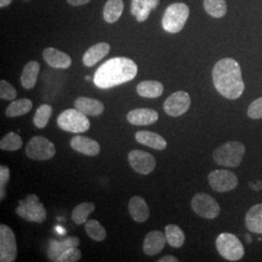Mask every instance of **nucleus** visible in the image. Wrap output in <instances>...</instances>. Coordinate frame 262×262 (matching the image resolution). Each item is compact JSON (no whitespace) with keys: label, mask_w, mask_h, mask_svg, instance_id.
Here are the masks:
<instances>
[{"label":"nucleus","mask_w":262,"mask_h":262,"mask_svg":"<svg viewBox=\"0 0 262 262\" xmlns=\"http://www.w3.org/2000/svg\"><path fill=\"white\" fill-rule=\"evenodd\" d=\"M135 139L142 145L155 150H162L167 147L166 140L158 133L151 131H138L135 134Z\"/></svg>","instance_id":"412c9836"},{"label":"nucleus","mask_w":262,"mask_h":262,"mask_svg":"<svg viewBox=\"0 0 262 262\" xmlns=\"http://www.w3.org/2000/svg\"><path fill=\"white\" fill-rule=\"evenodd\" d=\"M138 94L146 98H157L163 94V84L158 81H143L137 85Z\"/></svg>","instance_id":"a878e982"},{"label":"nucleus","mask_w":262,"mask_h":262,"mask_svg":"<svg viewBox=\"0 0 262 262\" xmlns=\"http://www.w3.org/2000/svg\"><path fill=\"white\" fill-rule=\"evenodd\" d=\"M204 9L214 18H223L227 12L225 0H204Z\"/></svg>","instance_id":"2f4dec72"},{"label":"nucleus","mask_w":262,"mask_h":262,"mask_svg":"<svg viewBox=\"0 0 262 262\" xmlns=\"http://www.w3.org/2000/svg\"><path fill=\"white\" fill-rule=\"evenodd\" d=\"M167 242L166 236L164 233L159 230H154L149 232L143 244V251L147 255H156L160 253L163 248L165 247V244Z\"/></svg>","instance_id":"4468645a"},{"label":"nucleus","mask_w":262,"mask_h":262,"mask_svg":"<svg viewBox=\"0 0 262 262\" xmlns=\"http://www.w3.org/2000/svg\"><path fill=\"white\" fill-rule=\"evenodd\" d=\"M127 121L133 125H150L159 120V114L157 111L148 108L134 109L128 112Z\"/></svg>","instance_id":"dca6fc26"},{"label":"nucleus","mask_w":262,"mask_h":262,"mask_svg":"<svg viewBox=\"0 0 262 262\" xmlns=\"http://www.w3.org/2000/svg\"><path fill=\"white\" fill-rule=\"evenodd\" d=\"M70 145L73 150L81 152L84 156L94 157L100 152V146L96 141L81 135H77L73 137L71 139Z\"/></svg>","instance_id":"f3484780"},{"label":"nucleus","mask_w":262,"mask_h":262,"mask_svg":"<svg viewBox=\"0 0 262 262\" xmlns=\"http://www.w3.org/2000/svg\"><path fill=\"white\" fill-rule=\"evenodd\" d=\"M82 257V253L77 247H73L68 249L64 253H62L58 258L57 262H76L79 261Z\"/></svg>","instance_id":"c9c22d12"},{"label":"nucleus","mask_w":262,"mask_h":262,"mask_svg":"<svg viewBox=\"0 0 262 262\" xmlns=\"http://www.w3.org/2000/svg\"><path fill=\"white\" fill-rule=\"evenodd\" d=\"M12 1H13V0H0V7H1V8H4V7L8 6V5L11 4Z\"/></svg>","instance_id":"a19ab883"},{"label":"nucleus","mask_w":262,"mask_h":262,"mask_svg":"<svg viewBox=\"0 0 262 262\" xmlns=\"http://www.w3.org/2000/svg\"><path fill=\"white\" fill-rule=\"evenodd\" d=\"M10 169L5 166H0V200L2 201L6 195V187L9 183Z\"/></svg>","instance_id":"e433bc0d"},{"label":"nucleus","mask_w":262,"mask_h":262,"mask_svg":"<svg viewBox=\"0 0 262 262\" xmlns=\"http://www.w3.org/2000/svg\"><path fill=\"white\" fill-rule=\"evenodd\" d=\"M75 108L84 113L86 116H99L104 111V104L91 97H79L75 100Z\"/></svg>","instance_id":"5701e85b"},{"label":"nucleus","mask_w":262,"mask_h":262,"mask_svg":"<svg viewBox=\"0 0 262 262\" xmlns=\"http://www.w3.org/2000/svg\"><path fill=\"white\" fill-rule=\"evenodd\" d=\"M95 209V205L92 202H84L74 208L71 219L76 225L85 224L89 220V216L93 213Z\"/></svg>","instance_id":"c85d7f7f"},{"label":"nucleus","mask_w":262,"mask_h":262,"mask_svg":"<svg viewBox=\"0 0 262 262\" xmlns=\"http://www.w3.org/2000/svg\"><path fill=\"white\" fill-rule=\"evenodd\" d=\"M40 71V64L37 61H29L24 69L20 76V83L27 90H30L34 88V85L37 82L38 74Z\"/></svg>","instance_id":"393cba45"},{"label":"nucleus","mask_w":262,"mask_h":262,"mask_svg":"<svg viewBox=\"0 0 262 262\" xmlns=\"http://www.w3.org/2000/svg\"><path fill=\"white\" fill-rule=\"evenodd\" d=\"M23 146V139L19 134L10 132L0 141V149L3 150H18Z\"/></svg>","instance_id":"72a5a7b5"},{"label":"nucleus","mask_w":262,"mask_h":262,"mask_svg":"<svg viewBox=\"0 0 262 262\" xmlns=\"http://www.w3.org/2000/svg\"><path fill=\"white\" fill-rule=\"evenodd\" d=\"M16 213L28 222L38 224L44 223L47 217V211L36 194H28L25 199L19 200Z\"/></svg>","instance_id":"39448f33"},{"label":"nucleus","mask_w":262,"mask_h":262,"mask_svg":"<svg viewBox=\"0 0 262 262\" xmlns=\"http://www.w3.org/2000/svg\"><path fill=\"white\" fill-rule=\"evenodd\" d=\"M246 148L241 142L230 141L214 150V160L225 167H237L243 160Z\"/></svg>","instance_id":"7ed1b4c3"},{"label":"nucleus","mask_w":262,"mask_h":262,"mask_svg":"<svg viewBox=\"0 0 262 262\" xmlns=\"http://www.w3.org/2000/svg\"><path fill=\"white\" fill-rule=\"evenodd\" d=\"M138 72L137 64L128 57H113L99 66L94 82L99 89H111L133 80Z\"/></svg>","instance_id":"f03ea898"},{"label":"nucleus","mask_w":262,"mask_h":262,"mask_svg":"<svg viewBox=\"0 0 262 262\" xmlns=\"http://www.w3.org/2000/svg\"><path fill=\"white\" fill-rule=\"evenodd\" d=\"M159 0H132L131 1V14L139 23L145 21L149 18L151 10L159 6Z\"/></svg>","instance_id":"6ab92c4d"},{"label":"nucleus","mask_w":262,"mask_h":262,"mask_svg":"<svg viewBox=\"0 0 262 262\" xmlns=\"http://www.w3.org/2000/svg\"><path fill=\"white\" fill-rule=\"evenodd\" d=\"M80 240L77 237H68L62 241L52 240L48 248V258L51 261H56L57 258L70 248L78 247Z\"/></svg>","instance_id":"a211bd4d"},{"label":"nucleus","mask_w":262,"mask_h":262,"mask_svg":"<svg viewBox=\"0 0 262 262\" xmlns=\"http://www.w3.org/2000/svg\"><path fill=\"white\" fill-rule=\"evenodd\" d=\"M26 1H29V0H26Z\"/></svg>","instance_id":"79ce46f5"},{"label":"nucleus","mask_w":262,"mask_h":262,"mask_svg":"<svg viewBox=\"0 0 262 262\" xmlns=\"http://www.w3.org/2000/svg\"><path fill=\"white\" fill-rule=\"evenodd\" d=\"M55 145L43 136L31 138L26 147L28 158L33 160H49L56 156Z\"/></svg>","instance_id":"6e6552de"},{"label":"nucleus","mask_w":262,"mask_h":262,"mask_svg":"<svg viewBox=\"0 0 262 262\" xmlns=\"http://www.w3.org/2000/svg\"><path fill=\"white\" fill-rule=\"evenodd\" d=\"M128 211L131 217L137 223H144L150 216V208L144 198L133 196L128 203Z\"/></svg>","instance_id":"aec40b11"},{"label":"nucleus","mask_w":262,"mask_h":262,"mask_svg":"<svg viewBox=\"0 0 262 262\" xmlns=\"http://www.w3.org/2000/svg\"><path fill=\"white\" fill-rule=\"evenodd\" d=\"M32 109V102L28 98H21L18 100H13L12 103L6 108L5 114L8 118H16L23 116Z\"/></svg>","instance_id":"cd10ccee"},{"label":"nucleus","mask_w":262,"mask_h":262,"mask_svg":"<svg viewBox=\"0 0 262 262\" xmlns=\"http://www.w3.org/2000/svg\"><path fill=\"white\" fill-rule=\"evenodd\" d=\"M52 114H53V108L51 105L49 104L41 105L34 115V119H33L34 125L38 128L46 127Z\"/></svg>","instance_id":"473e14b6"},{"label":"nucleus","mask_w":262,"mask_h":262,"mask_svg":"<svg viewBox=\"0 0 262 262\" xmlns=\"http://www.w3.org/2000/svg\"><path fill=\"white\" fill-rule=\"evenodd\" d=\"M248 116L253 120L262 119V97L254 100L248 108Z\"/></svg>","instance_id":"4c0bfd02"},{"label":"nucleus","mask_w":262,"mask_h":262,"mask_svg":"<svg viewBox=\"0 0 262 262\" xmlns=\"http://www.w3.org/2000/svg\"><path fill=\"white\" fill-rule=\"evenodd\" d=\"M124 4L122 0H108L104 6L103 18L108 24H114L121 18Z\"/></svg>","instance_id":"bb28decb"},{"label":"nucleus","mask_w":262,"mask_h":262,"mask_svg":"<svg viewBox=\"0 0 262 262\" xmlns=\"http://www.w3.org/2000/svg\"><path fill=\"white\" fill-rule=\"evenodd\" d=\"M247 228L253 233L262 234V203L252 207L245 216Z\"/></svg>","instance_id":"b1692460"},{"label":"nucleus","mask_w":262,"mask_h":262,"mask_svg":"<svg viewBox=\"0 0 262 262\" xmlns=\"http://www.w3.org/2000/svg\"><path fill=\"white\" fill-rule=\"evenodd\" d=\"M209 184L217 192L233 190L238 186V178L233 172L227 170L212 171L209 176Z\"/></svg>","instance_id":"9b49d317"},{"label":"nucleus","mask_w":262,"mask_h":262,"mask_svg":"<svg viewBox=\"0 0 262 262\" xmlns=\"http://www.w3.org/2000/svg\"><path fill=\"white\" fill-rule=\"evenodd\" d=\"M191 208L201 217L213 220L221 213V207L215 198L207 193H196L191 200Z\"/></svg>","instance_id":"1a4fd4ad"},{"label":"nucleus","mask_w":262,"mask_h":262,"mask_svg":"<svg viewBox=\"0 0 262 262\" xmlns=\"http://www.w3.org/2000/svg\"><path fill=\"white\" fill-rule=\"evenodd\" d=\"M128 161L132 169L142 175L151 173L157 165L155 158L147 151L140 150H131L128 154Z\"/></svg>","instance_id":"ddd939ff"},{"label":"nucleus","mask_w":262,"mask_h":262,"mask_svg":"<svg viewBox=\"0 0 262 262\" xmlns=\"http://www.w3.org/2000/svg\"><path fill=\"white\" fill-rule=\"evenodd\" d=\"M18 253L14 231L8 225H0V261L14 262Z\"/></svg>","instance_id":"9d476101"},{"label":"nucleus","mask_w":262,"mask_h":262,"mask_svg":"<svg viewBox=\"0 0 262 262\" xmlns=\"http://www.w3.org/2000/svg\"><path fill=\"white\" fill-rule=\"evenodd\" d=\"M212 76L215 90L225 98L235 100L243 94L245 84L241 67L233 58L219 60L213 68Z\"/></svg>","instance_id":"f257e3e1"},{"label":"nucleus","mask_w":262,"mask_h":262,"mask_svg":"<svg viewBox=\"0 0 262 262\" xmlns=\"http://www.w3.org/2000/svg\"><path fill=\"white\" fill-rule=\"evenodd\" d=\"M17 91L15 88L6 80L0 81V97L1 99L13 101L17 97Z\"/></svg>","instance_id":"f704fd0d"},{"label":"nucleus","mask_w":262,"mask_h":262,"mask_svg":"<svg viewBox=\"0 0 262 262\" xmlns=\"http://www.w3.org/2000/svg\"><path fill=\"white\" fill-rule=\"evenodd\" d=\"M56 122L61 129L72 133H84L89 130L91 126L86 115L77 108L63 111L58 116Z\"/></svg>","instance_id":"423d86ee"},{"label":"nucleus","mask_w":262,"mask_h":262,"mask_svg":"<svg viewBox=\"0 0 262 262\" xmlns=\"http://www.w3.org/2000/svg\"><path fill=\"white\" fill-rule=\"evenodd\" d=\"M189 8L185 3H173L168 6L162 17V28L169 33H178L187 23Z\"/></svg>","instance_id":"20e7f679"},{"label":"nucleus","mask_w":262,"mask_h":262,"mask_svg":"<svg viewBox=\"0 0 262 262\" xmlns=\"http://www.w3.org/2000/svg\"><path fill=\"white\" fill-rule=\"evenodd\" d=\"M190 103L191 100L189 94L180 91L169 96L163 104V109L171 117H180L188 111Z\"/></svg>","instance_id":"f8f14e48"},{"label":"nucleus","mask_w":262,"mask_h":262,"mask_svg":"<svg viewBox=\"0 0 262 262\" xmlns=\"http://www.w3.org/2000/svg\"><path fill=\"white\" fill-rule=\"evenodd\" d=\"M215 247L219 253L230 261H238L245 254L243 244L231 233L219 235L215 240Z\"/></svg>","instance_id":"0eeeda50"},{"label":"nucleus","mask_w":262,"mask_h":262,"mask_svg":"<svg viewBox=\"0 0 262 262\" xmlns=\"http://www.w3.org/2000/svg\"><path fill=\"white\" fill-rule=\"evenodd\" d=\"M110 52V45L108 43L101 42L90 48L83 56V62L85 66L92 67L96 64L99 60L107 56Z\"/></svg>","instance_id":"4be33fe9"},{"label":"nucleus","mask_w":262,"mask_h":262,"mask_svg":"<svg viewBox=\"0 0 262 262\" xmlns=\"http://www.w3.org/2000/svg\"><path fill=\"white\" fill-rule=\"evenodd\" d=\"M90 1H92V0H67V2H68L70 5H73V6L84 5V4L89 3Z\"/></svg>","instance_id":"58836bf2"},{"label":"nucleus","mask_w":262,"mask_h":262,"mask_svg":"<svg viewBox=\"0 0 262 262\" xmlns=\"http://www.w3.org/2000/svg\"><path fill=\"white\" fill-rule=\"evenodd\" d=\"M43 57L49 66L56 69H67L72 64L71 57L56 48L45 49L43 52Z\"/></svg>","instance_id":"2eb2a0df"},{"label":"nucleus","mask_w":262,"mask_h":262,"mask_svg":"<svg viewBox=\"0 0 262 262\" xmlns=\"http://www.w3.org/2000/svg\"><path fill=\"white\" fill-rule=\"evenodd\" d=\"M84 229H85L86 234L89 235L94 241L101 242L107 237V232H106L105 228L99 222H97L95 220L88 221L84 225Z\"/></svg>","instance_id":"7c9ffc66"},{"label":"nucleus","mask_w":262,"mask_h":262,"mask_svg":"<svg viewBox=\"0 0 262 262\" xmlns=\"http://www.w3.org/2000/svg\"><path fill=\"white\" fill-rule=\"evenodd\" d=\"M159 262H178L179 259L177 257L173 256V255H166V256H163L161 258H159Z\"/></svg>","instance_id":"ea45409f"},{"label":"nucleus","mask_w":262,"mask_h":262,"mask_svg":"<svg viewBox=\"0 0 262 262\" xmlns=\"http://www.w3.org/2000/svg\"><path fill=\"white\" fill-rule=\"evenodd\" d=\"M167 243L173 248H180L185 243V234L178 225H169L165 227Z\"/></svg>","instance_id":"c756f323"}]
</instances>
